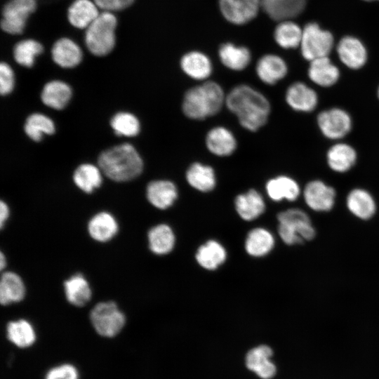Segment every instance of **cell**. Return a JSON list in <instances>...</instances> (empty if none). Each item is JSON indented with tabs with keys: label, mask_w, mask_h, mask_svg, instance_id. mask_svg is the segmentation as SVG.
Returning a JSON list of instances; mask_svg holds the SVG:
<instances>
[{
	"label": "cell",
	"mask_w": 379,
	"mask_h": 379,
	"mask_svg": "<svg viewBox=\"0 0 379 379\" xmlns=\"http://www.w3.org/2000/svg\"><path fill=\"white\" fill-rule=\"evenodd\" d=\"M225 105L236 115L239 124L251 132L267 122L271 109L267 98L247 84L234 86L226 95Z\"/></svg>",
	"instance_id": "obj_1"
},
{
	"label": "cell",
	"mask_w": 379,
	"mask_h": 379,
	"mask_svg": "<svg viewBox=\"0 0 379 379\" xmlns=\"http://www.w3.org/2000/svg\"><path fill=\"white\" fill-rule=\"evenodd\" d=\"M98 165L101 171L117 182L133 180L140 175L143 161L130 144L124 143L109 148L100 154Z\"/></svg>",
	"instance_id": "obj_2"
},
{
	"label": "cell",
	"mask_w": 379,
	"mask_h": 379,
	"mask_svg": "<svg viewBox=\"0 0 379 379\" xmlns=\"http://www.w3.org/2000/svg\"><path fill=\"white\" fill-rule=\"evenodd\" d=\"M225 98L226 95L219 84L206 81L185 92L182 110L189 119L204 120L218 114L225 104Z\"/></svg>",
	"instance_id": "obj_3"
},
{
	"label": "cell",
	"mask_w": 379,
	"mask_h": 379,
	"mask_svg": "<svg viewBox=\"0 0 379 379\" xmlns=\"http://www.w3.org/2000/svg\"><path fill=\"white\" fill-rule=\"evenodd\" d=\"M278 233L288 245L302 244L315 236V230L309 216L299 208H289L279 213Z\"/></svg>",
	"instance_id": "obj_4"
},
{
	"label": "cell",
	"mask_w": 379,
	"mask_h": 379,
	"mask_svg": "<svg viewBox=\"0 0 379 379\" xmlns=\"http://www.w3.org/2000/svg\"><path fill=\"white\" fill-rule=\"evenodd\" d=\"M115 16L109 12L100 14L88 27L86 43L89 51L96 55L109 53L115 43Z\"/></svg>",
	"instance_id": "obj_5"
},
{
	"label": "cell",
	"mask_w": 379,
	"mask_h": 379,
	"mask_svg": "<svg viewBox=\"0 0 379 379\" xmlns=\"http://www.w3.org/2000/svg\"><path fill=\"white\" fill-rule=\"evenodd\" d=\"M90 320L100 335L108 338L117 335L126 324L124 313L112 300L97 303L90 312Z\"/></svg>",
	"instance_id": "obj_6"
},
{
	"label": "cell",
	"mask_w": 379,
	"mask_h": 379,
	"mask_svg": "<svg viewBox=\"0 0 379 379\" xmlns=\"http://www.w3.org/2000/svg\"><path fill=\"white\" fill-rule=\"evenodd\" d=\"M333 44L332 34L315 22L308 23L302 29L300 47L302 55L307 60L328 56Z\"/></svg>",
	"instance_id": "obj_7"
},
{
	"label": "cell",
	"mask_w": 379,
	"mask_h": 379,
	"mask_svg": "<svg viewBox=\"0 0 379 379\" xmlns=\"http://www.w3.org/2000/svg\"><path fill=\"white\" fill-rule=\"evenodd\" d=\"M317 126L322 135L330 140H340L352 130V120L350 114L340 107L321 111L317 117Z\"/></svg>",
	"instance_id": "obj_8"
},
{
	"label": "cell",
	"mask_w": 379,
	"mask_h": 379,
	"mask_svg": "<svg viewBox=\"0 0 379 379\" xmlns=\"http://www.w3.org/2000/svg\"><path fill=\"white\" fill-rule=\"evenodd\" d=\"M35 7V0L10 1L3 10L2 29L11 34L21 33L28 15L34 11Z\"/></svg>",
	"instance_id": "obj_9"
},
{
	"label": "cell",
	"mask_w": 379,
	"mask_h": 379,
	"mask_svg": "<svg viewBox=\"0 0 379 379\" xmlns=\"http://www.w3.org/2000/svg\"><path fill=\"white\" fill-rule=\"evenodd\" d=\"M335 190L320 180H313L305 185L303 196L307 205L316 211H328L335 204Z\"/></svg>",
	"instance_id": "obj_10"
},
{
	"label": "cell",
	"mask_w": 379,
	"mask_h": 379,
	"mask_svg": "<svg viewBox=\"0 0 379 379\" xmlns=\"http://www.w3.org/2000/svg\"><path fill=\"white\" fill-rule=\"evenodd\" d=\"M286 102L295 111L310 112L319 102L317 92L306 84L296 81L291 84L285 94Z\"/></svg>",
	"instance_id": "obj_11"
},
{
	"label": "cell",
	"mask_w": 379,
	"mask_h": 379,
	"mask_svg": "<svg viewBox=\"0 0 379 379\" xmlns=\"http://www.w3.org/2000/svg\"><path fill=\"white\" fill-rule=\"evenodd\" d=\"M255 72L261 81L267 85H274L286 76L288 66L281 57L268 53L257 61Z\"/></svg>",
	"instance_id": "obj_12"
},
{
	"label": "cell",
	"mask_w": 379,
	"mask_h": 379,
	"mask_svg": "<svg viewBox=\"0 0 379 379\" xmlns=\"http://www.w3.org/2000/svg\"><path fill=\"white\" fill-rule=\"evenodd\" d=\"M340 61L352 69L361 68L367 60V51L361 41L352 36L342 38L337 46Z\"/></svg>",
	"instance_id": "obj_13"
},
{
	"label": "cell",
	"mask_w": 379,
	"mask_h": 379,
	"mask_svg": "<svg viewBox=\"0 0 379 379\" xmlns=\"http://www.w3.org/2000/svg\"><path fill=\"white\" fill-rule=\"evenodd\" d=\"M307 0H260V9L272 20L280 22L300 15Z\"/></svg>",
	"instance_id": "obj_14"
},
{
	"label": "cell",
	"mask_w": 379,
	"mask_h": 379,
	"mask_svg": "<svg viewBox=\"0 0 379 379\" xmlns=\"http://www.w3.org/2000/svg\"><path fill=\"white\" fill-rule=\"evenodd\" d=\"M182 72L191 79L203 81L212 74L213 65L209 57L199 51L185 53L180 61Z\"/></svg>",
	"instance_id": "obj_15"
},
{
	"label": "cell",
	"mask_w": 379,
	"mask_h": 379,
	"mask_svg": "<svg viewBox=\"0 0 379 379\" xmlns=\"http://www.w3.org/2000/svg\"><path fill=\"white\" fill-rule=\"evenodd\" d=\"M220 13L230 23L243 25L253 20L260 9L243 0H218Z\"/></svg>",
	"instance_id": "obj_16"
},
{
	"label": "cell",
	"mask_w": 379,
	"mask_h": 379,
	"mask_svg": "<svg viewBox=\"0 0 379 379\" xmlns=\"http://www.w3.org/2000/svg\"><path fill=\"white\" fill-rule=\"evenodd\" d=\"M148 201L155 208L166 209L171 207L178 198L176 185L168 180H159L150 182L146 190Z\"/></svg>",
	"instance_id": "obj_17"
},
{
	"label": "cell",
	"mask_w": 379,
	"mask_h": 379,
	"mask_svg": "<svg viewBox=\"0 0 379 379\" xmlns=\"http://www.w3.org/2000/svg\"><path fill=\"white\" fill-rule=\"evenodd\" d=\"M206 146L208 151L218 157L231 155L237 149V139L232 132L224 126H215L206 134Z\"/></svg>",
	"instance_id": "obj_18"
},
{
	"label": "cell",
	"mask_w": 379,
	"mask_h": 379,
	"mask_svg": "<svg viewBox=\"0 0 379 379\" xmlns=\"http://www.w3.org/2000/svg\"><path fill=\"white\" fill-rule=\"evenodd\" d=\"M87 230L93 240L98 242H107L117 234L119 224L112 214L102 211L95 214L89 220Z\"/></svg>",
	"instance_id": "obj_19"
},
{
	"label": "cell",
	"mask_w": 379,
	"mask_h": 379,
	"mask_svg": "<svg viewBox=\"0 0 379 379\" xmlns=\"http://www.w3.org/2000/svg\"><path fill=\"white\" fill-rule=\"evenodd\" d=\"M310 62L307 74L314 84L327 88L338 82L340 71L328 56L317 58Z\"/></svg>",
	"instance_id": "obj_20"
},
{
	"label": "cell",
	"mask_w": 379,
	"mask_h": 379,
	"mask_svg": "<svg viewBox=\"0 0 379 379\" xmlns=\"http://www.w3.org/2000/svg\"><path fill=\"white\" fill-rule=\"evenodd\" d=\"M357 153L350 145L338 142L333 145L327 151L326 161L328 167L336 173H345L356 164Z\"/></svg>",
	"instance_id": "obj_21"
},
{
	"label": "cell",
	"mask_w": 379,
	"mask_h": 379,
	"mask_svg": "<svg viewBox=\"0 0 379 379\" xmlns=\"http://www.w3.org/2000/svg\"><path fill=\"white\" fill-rule=\"evenodd\" d=\"M272 349L267 345H260L251 350L246 358L248 369L263 379H270L276 373V367L270 361Z\"/></svg>",
	"instance_id": "obj_22"
},
{
	"label": "cell",
	"mask_w": 379,
	"mask_h": 379,
	"mask_svg": "<svg viewBox=\"0 0 379 379\" xmlns=\"http://www.w3.org/2000/svg\"><path fill=\"white\" fill-rule=\"evenodd\" d=\"M218 56L222 64L233 71H242L251 61V53L244 46H237L232 42L220 45Z\"/></svg>",
	"instance_id": "obj_23"
},
{
	"label": "cell",
	"mask_w": 379,
	"mask_h": 379,
	"mask_svg": "<svg viewBox=\"0 0 379 379\" xmlns=\"http://www.w3.org/2000/svg\"><path fill=\"white\" fill-rule=\"evenodd\" d=\"M268 197L274 201L288 200L295 201L299 197L300 187L299 184L288 175H278L270 178L265 185Z\"/></svg>",
	"instance_id": "obj_24"
},
{
	"label": "cell",
	"mask_w": 379,
	"mask_h": 379,
	"mask_svg": "<svg viewBox=\"0 0 379 379\" xmlns=\"http://www.w3.org/2000/svg\"><path fill=\"white\" fill-rule=\"evenodd\" d=\"M234 205L238 215L246 221L256 219L263 213L265 209L262 196L254 189L237 195L234 200Z\"/></svg>",
	"instance_id": "obj_25"
},
{
	"label": "cell",
	"mask_w": 379,
	"mask_h": 379,
	"mask_svg": "<svg viewBox=\"0 0 379 379\" xmlns=\"http://www.w3.org/2000/svg\"><path fill=\"white\" fill-rule=\"evenodd\" d=\"M63 288L67 300L74 306L83 307L91 299L90 284L81 273H76L66 279Z\"/></svg>",
	"instance_id": "obj_26"
},
{
	"label": "cell",
	"mask_w": 379,
	"mask_h": 379,
	"mask_svg": "<svg viewBox=\"0 0 379 379\" xmlns=\"http://www.w3.org/2000/svg\"><path fill=\"white\" fill-rule=\"evenodd\" d=\"M26 293L22 278L14 272H5L0 281V302L6 306L22 301Z\"/></svg>",
	"instance_id": "obj_27"
},
{
	"label": "cell",
	"mask_w": 379,
	"mask_h": 379,
	"mask_svg": "<svg viewBox=\"0 0 379 379\" xmlns=\"http://www.w3.org/2000/svg\"><path fill=\"white\" fill-rule=\"evenodd\" d=\"M185 177L191 187L202 192H210L216 185L214 169L200 162L192 164L186 171Z\"/></svg>",
	"instance_id": "obj_28"
},
{
	"label": "cell",
	"mask_w": 379,
	"mask_h": 379,
	"mask_svg": "<svg viewBox=\"0 0 379 379\" xmlns=\"http://www.w3.org/2000/svg\"><path fill=\"white\" fill-rule=\"evenodd\" d=\"M147 240L150 251L156 255H162L169 253L173 250L175 237L169 225L159 224L148 231Z\"/></svg>",
	"instance_id": "obj_29"
},
{
	"label": "cell",
	"mask_w": 379,
	"mask_h": 379,
	"mask_svg": "<svg viewBox=\"0 0 379 379\" xmlns=\"http://www.w3.org/2000/svg\"><path fill=\"white\" fill-rule=\"evenodd\" d=\"M349 211L359 218L366 220L371 218L376 210L375 200L366 190L355 188L347 197Z\"/></svg>",
	"instance_id": "obj_30"
},
{
	"label": "cell",
	"mask_w": 379,
	"mask_h": 379,
	"mask_svg": "<svg viewBox=\"0 0 379 379\" xmlns=\"http://www.w3.org/2000/svg\"><path fill=\"white\" fill-rule=\"evenodd\" d=\"M197 262L203 268L213 270L226 260L227 252L224 246L215 240H208L197 249Z\"/></svg>",
	"instance_id": "obj_31"
},
{
	"label": "cell",
	"mask_w": 379,
	"mask_h": 379,
	"mask_svg": "<svg viewBox=\"0 0 379 379\" xmlns=\"http://www.w3.org/2000/svg\"><path fill=\"white\" fill-rule=\"evenodd\" d=\"M274 246L273 235L267 230L262 227L251 230L245 241L246 251L253 257H262L268 254Z\"/></svg>",
	"instance_id": "obj_32"
},
{
	"label": "cell",
	"mask_w": 379,
	"mask_h": 379,
	"mask_svg": "<svg viewBox=\"0 0 379 379\" xmlns=\"http://www.w3.org/2000/svg\"><path fill=\"white\" fill-rule=\"evenodd\" d=\"M72 97V89L65 83L53 81L47 83L41 92L42 102L55 109H63Z\"/></svg>",
	"instance_id": "obj_33"
},
{
	"label": "cell",
	"mask_w": 379,
	"mask_h": 379,
	"mask_svg": "<svg viewBox=\"0 0 379 379\" xmlns=\"http://www.w3.org/2000/svg\"><path fill=\"white\" fill-rule=\"evenodd\" d=\"M302 29L291 20L279 22L274 30V39L282 48L291 49L300 46Z\"/></svg>",
	"instance_id": "obj_34"
},
{
	"label": "cell",
	"mask_w": 379,
	"mask_h": 379,
	"mask_svg": "<svg viewBox=\"0 0 379 379\" xmlns=\"http://www.w3.org/2000/svg\"><path fill=\"white\" fill-rule=\"evenodd\" d=\"M53 59L62 67H73L81 60L82 53L79 47L68 39L58 40L52 49Z\"/></svg>",
	"instance_id": "obj_35"
},
{
	"label": "cell",
	"mask_w": 379,
	"mask_h": 379,
	"mask_svg": "<svg viewBox=\"0 0 379 379\" xmlns=\"http://www.w3.org/2000/svg\"><path fill=\"white\" fill-rule=\"evenodd\" d=\"M6 337L18 347L32 345L36 338L35 331L30 322L24 319L9 321L6 325Z\"/></svg>",
	"instance_id": "obj_36"
},
{
	"label": "cell",
	"mask_w": 379,
	"mask_h": 379,
	"mask_svg": "<svg viewBox=\"0 0 379 379\" xmlns=\"http://www.w3.org/2000/svg\"><path fill=\"white\" fill-rule=\"evenodd\" d=\"M99 15L96 6L89 0H77L69 8L68 17L72 25L85 28Z\"/></svg>",
	"instance_id": "obj_37"
},
{
	"label": "cell",
	"mask_w": 379,
	"mask_h": 379,
	"mask_svg": "<svg viewBox=\"0 0 379 379\" xmlns=\"http://www.w3.org/2000/svg\"><path fill=\"white\" fill-rule=\"evenodd\" d=\"M73 179L80 190L91 193L102 183L101 170L92 164H81L74 171Z\"/></svg>",
	"instance_id": "obj_38"
},
{
	"label": "cell",
	"mask_w": 379,
	"mask_h": 379,
	"mask_svg": "<svg viewBox=\"0 0 379 379\" xmlns=\"http://www.w3.org/2000/svg\"><path fill=\"white\" fill-rule=\"evenodd\" d=\"M26 134L34 141H40L44 134L51 135L55 132L53 121L48 117L34 113L27 117L25 124Z\"/></svg>",
	"instance_id": "obj_39"
},
{
	"label": "cell",
	"mask_w": 379,
	"mask_h": 379,
	"mask_svg": "<svg viewBox=\"0 0 379 379\" xmlns=\"http://www.w3.org/2000/svg\"><path fill=\"white\" fill-rule=\"evenodd\" d=\"M110 124L117 135L132 137L138 135L140 130V122L137 117L128 112L116 114Z\"/></svg>",
	"instance_id": "obj_40"
},
{
	"label": "cell",
	"mask_w": 379,
	"mask_h": 379,
	"mask_svg": "<svg viewBox=\"0 0 379 379\" xmlns=\"http://www.w3.org/2000/svg\"><path fill=\"white\" fill-rule=\"evenodd\" d=\"M43 51L42 46L34 40H25L18 43L14 49L17 62L25 67H32L34 58Z\"/></svg>",
	"instance_id": "obj_41"
},
{
	"label": "cell",
	"mask_w": 379,
	"mask_h": 379,
	"mask_svg": "<svg viewBox=\"0 0 379 379\" xmlns=\"http://www.w3.org/2000/svg\"><path fill=\"white\" fill-rule=\"evenodd\" d=\"M45 379H78V373L72 365L62 364L51 368Z\"/></svg>",
	"instance_id": "obj_42"
},
{
	"label": "cell",
	"mask_w": 379,
	"mask_h": 379,
	"mask_svg": "<svg viewBox=\"0 0 379 379\" xmlns=\"http://www.w3.org/2000/svg\"><path fill=\"white\" fill-rule=\"evenodd\" d=\"M14 86V76L11 68L6 63L0 65V92L2 95L10 93Z\"/></svg>",
	"instance_id": "obj_43"
},
{
	"label": "cell",
	"mask_w": 379,
	"mask_h": 379,
	"mask_svg": "<svg viewBox=\"0 0 379 379\" xmlns=\"http://www.w3.org/2000/svg\"><path fill=\"white\" fill-rule=\"evenodd\" d=\"M98 6L105 10H119L130 6L134 0H95Z\"/></svg>",
	"instance_id": "obj_44"
},
{
	"label": "cell",
	"mask_w": 379,
	"mask_h": 379,
	"mask_svg": "<svg viewBox=\"0 0 379 379\" xmlns=\"http://www.w3.org/2000/svg\"><path fill=\"white\" fill-rule=\"evenodd\" d=\"M9 208L8 205L3 201L0 202V227L2 229L9 217Z\"/></svg>",
	"instance_id": "obj_45"
},
{
	"label": "cell",
	"mask_w": 379,
	"mask_h": 379,
	"mask_svg": "<svg viewBox=\"0 0 379 379\" xmlns=\"http://www.w3.org/2000/svg\"><path fill=\"white\" fill-rule=\"evenodd\" d=\"M251 6L259 8L260 10V0H243Z\"/></svg>",
	"instance_id": "obj_46"
},
{
	"label": "cell",
	"mask_w": 379,
	"mask_h": 379,
	"mask_svg": "<svg viewBox=\"0 0 379 379\" xmlns=\"http://www.w3.org/2000/svg\"><path fill=\"white\" fill-rule=\"evenodd\" d=\"M6 266V258L4 253L1 251L0 253V268L1 270H4Z\"/></svg>",
	"instance_id": "obj_47"
},
{
	"label": "cell",
	"mask_w": 379,
	"mask_h": 379,
	"mask_svg": "<svg viewBox=\"0 0 379 379\" xmlns=\"http://www.w3.org/2000/svg\"><path fill=\"white\" fill-rule=\"evenodd\" d=\"M377 95H378V98H379V86L377 90Z\"/></svg>",
	"instance_id": "obj_48"
},
{
	"label": "cell",
	"mask_w": 379,
	"mask_h": 379,
	"mask_svg": "<svg viewBox=\"0 0 379 379\" xmlns=\"http://www.w3.org/2000/svg\"><path fill=\"white\" fill-rule=\"evenodd\" d=\"M364 1H379V0H364Z\"/></svg>",
	"instance_id": "obj_49"
}]
</instances>
